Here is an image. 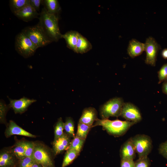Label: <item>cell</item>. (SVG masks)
<instances>
[{
	"label": "cell",
	"instance_id": "obj_12",
	"mask_svg": "<svg viewBox=\"0 0 167 167\" xmlns=\"http://www.w3.org/2000/svg\"><path fill=\"white\" fill-rule=\"evenodd\" d=\"M97 112L94 108L89 107L83 110L79 122L92 126L98 118Z\"/></svg>",
	"mask_w": 167,
	"mask_h": 167
},
{
	"label": "cell",
	"instance_id": "obj_33",
	"mask_svg": "<svg viewBox=\"0 0 167 167\" xmlns=\"http://www.w3.org/2000/svg\"><path fill=\"white\" fill-rule=\"evenodd\" d=\"M120 167H135V162L132 159H121Z\"/></svg>",
	"mask_w": 167,
	"mask_h": 167
},
{
	"label": "cell",
	"instance_id": "obj_37",
	"mask_svg": "<svg viewBox=\"0 0 167 167\" xmlns=\"http://www.w3.org/2000/svg\"><path fill=\"white\" fill-rule=\"evenodd\" d=\"M163 91L164 92L167 94V82L165 83L163 86Z\"/></svg>",
	"mask_w": 167,
	"mask_h": 167
},
{
	"label": "cell",
	"instance_id": "obj_31",
	"mask_svg": "<svg viewBox=\"0 0 167 167\" xmlns=\"http://www.w3.org/2000/svg\"><path fill=\"white\" fill-rule=\"evenodd\" d=\"M159 83L165 80L167 76V63L164 65L161 68L158 73Z\"/></svg>",
	"mask_w": 167,
	"mask_h": 167
},
{
	"label": "cell",
	"instance_id": "obj_30",
	"mask_svg": "<svg viewBox=\"0 0 167 167\" xmlns=\"http://www.w3.org/2000/svg\"><path fill=\"white\" fill-rule=\"evenodd\" d=\"M35 163L32 157L25 156L21 159L19 167H31Z\"/></svg>",
	"mask_w": 167,
	"mask_h": 167
},
{
	"label": "cell",
	"instance_id": "obj_15",
	"mask_svg": "<svg viewBox=\"0 0 167 167\" xmlns=\"http://www.w3.org/2000/svg\"><path fill=\"white\" fill-rule=\"evenodd\" d=\"M127 52L129 55L134 58L141 54L144 51V44L135 39H132L129 44Z\"/></svg>",
	"mask_w": 167,
	"mask_h": 167
},
{
	"label": "cell",
	"instance_id": "obj_32",
	"mask_svg": "<svg viewBox=\"0 0 167 167\" xmlns=\"http://www.w3.org/2000/svg\"><path fill=\"white\" fill-rule=\"evenodd\" d=\"M8 109L7 106L6 105L4 101L1 100L0 102V121L3 122L5 121V116Z\"/></svg>",
	"mask_w": 167,
	"mask_h": 167
},
{
	"label": "cell",
	"instance_id": "obj_2",
	"mask_svg": "<svg viewBox=\"0 0 167 167\" xmlns=\"http://www.w3.org/2000/svg\"><path fill=\"white\" fill-rule=\"evenodd\" d=\"M136 123L133 122L118 119L111 120L108 119L97 118L92 127L101 126L103 129L105 130L108 134L117 137L124 135L131 127Z\"/></svg>",
	"mask_w": 167,
	"mask_h": 167
},
{
	"label": "cell",
	"instance_id": "obj_26",
	"mask_svg": "<svg viewBox=\"0 0 167 167\" xmlns=\"http://www.w3.org/2000/svg\"><path fill=\"white\" fill-rule=\"evenodd\" d=\"M12 152L18 158L20 159L25 157L23 142L17 143L13 148Z\"/></svg>",
	"mask_w": 167,
	"mask_h": 167
},
{
	"label": "cell",
	"instance_id": "obj_35",
	"mask_svg": "<svg viewBox=\"0 0 167 167\" xmlns=\"http://www.w3.org/2000/svg\"><path fill=\"white\" fill-rule=\"evenodd\" d=\"M43 0H29V5L36 10L39 11L41 4H42Z\"/></svg>",
	"mask_w": 167,
	"mask_h": 167
},
{
	"label": "cell",
	"instance_id": "obj_27",
	"mask_svg": "<svg viewBox=\"0 0 167 167\" xmlns=\"http://www.w3.org/2000/svg\"><path fill=\"white\" fill-rule=\"evenodd\" d=\"M64 129V123L62 118L58 119L54 128V139L55 140L61 136L63 134Z\"/></svg>",
	"mask_w": 167,
	"mask_h": 167
},
{
	"label": "cell",
	"instance_id": "obj_14",
	"mask_svg": "<svg viewBox=\"0 0 167 167\" xmlns=\"http://www.w3.org/2000/svg\"><path fill=\"white\" fill-rule=\"evenodd\" d=\"M136 152L131 138L129 139L122 145L120 151L121 159H127L134 160L136 156Z\"/></svg>",
	"mask_w": 167,
	"mask_h": 167
},
{
	"label": "cell",
	"instance_id": "obj_6",
	"mask_svg": "<svg viewBox=\"0 0 167 167\" xmlns=\"http://www.w3.org/2000/svg\"><path fill=\"white\" fill-rule=\"evenodd\" d=\"M131 138L139 158L148 157L152 148L151 138L144 134H138Z\"/></svg>",
	"mask_w": 167,
	"mask_h": 167
},
{
	"label": "cell",
	"instance_id": "obj_1",
	"mask_svg": "<svg viewBox=\"0 0 167 167\" xmlns=\"http://www.w3.org/2000/svg\"><path fill=\"white\" fill-rule=\"evenodd\" d=\"M38 23L53 41H58L62 38L58 26V15L49 13L45 7L42 9Z\"/></svg>",
	"mask_w": 167,
	"mask_h": 167
},
{
	"label": "cell",
	"instance_id": "obj_39",
	"mask_svg": "<svg viewBox=\"0 0 167 167\" xmlns=\"http://www.w3.org/2000/svg\"><path fill=\"white\" fill-rule=\"evenodd\" d=\"M165 79H166L167 81V77H166Z\"/></svg>",
	"mask_w": 167,
	"mask_h": 167
},
{
	"label": "cell",
	"instance_id": "obj_5",
	"mask_svg": "<svg viewBox=\"0 0 167 167\" xmlns=\"http://www.w3.org/2000/svg\"><path fill=\"white\" fill-rule=\"evenodd\" d=\"M124 103L122 99L119 97L114 98L107 101L100 109V115L102 119L120 116Z\"/></svg>",
	"mask_w": 167,
	"mask_h": 167
},
{
	"label": "cell",
	"instance_id": "obj_36",
	"mask_svg": "<svg viewBox=\"0 0 167 167\" xmlns=\"http://www.w3.org/2000/svg\"><path fill=\"white\" fill-rule=\"evenodd\" d=\"M161 55L164 58L167 59V48H165L162 51Z\"/></svg>",
	"mask_w": 167,
	"mask_h": 167
},
{
	"label": "cell",
	"instance_id": "obj_19",
	"mask_svg": "<svg viewBox=\"0 0 167 167\" xmlns=\"http://www.w3.org/2000/svg\"><path fill=\"white\" fill-rule=\"evenodd\" d=\"M45 8L49 13L58 15L61 8L57 0H43Z\"/></svg>",
	"mask_w": 167,
	"mask_h": 167
},
{
	"label": "cell",
	"instance_id": "obj_25",
	"mask_svg": "<svg viewBox=\"0 0 167 167\" xmlns=\"http://www.w3.org/2000/svg\"><path fill=\"white\" fill-rule=\"evenodd\" d=\"M74 123L73 119L71 117L66 118L64 123V129L66 134L70 137H75Z\"/></svg>",
	"mask_w": 167,
	"mask_h": 167
},
{
	"label": "cell",
	"instance_id": "obj_8",
	"mask_svg": "<svg viewBox=\"0 0 167 167\" xmlns=\"http://www.w3.org/2000/svg\"><path fill=\"white\" fill-rule=\"evenodd\" d=\"M120 116L127 121L136 123L140 122L142 119V116L139 109L130 103H124Z\"/></svg>",
	"mask_w": 167,
	"mask_h": 167
},
{
	"label": "cell",
	"instance_id": "obj_29",
	"mask_svg": "<svg viewBox=\"0 0 167 167\" xmlns=\"http://www.w3.org/2000/svg\"><path fill=\"white\" fill-rule=\"evenodd\" d=\"M150 162L148 157L139 159L135 162V167H150Z\"/></svg>",
	"mask_w": 167,
	"mask_h": 167
},
{
	"label": "cell",
	"instance_id": "obj_24",
	"mask_svg": "<svg viewBox=\"0 0 167 167\" xmlns=\"http://www.w3.org/2000/svg\"><path fill=\"white\" fill-rule=\"evenodd\" d=\"M13 163L12 157L9 153L4 152L0 155V167H8Z\"/></svg>",
	"mask_w": 167,
	"mask_h": 167
},
{
	"label": "cell",
	"instance_id": "obj_38",
	"mask_svg": "<svg viewBox=\"0 0 167 167\" xmlns=\"http://www.w3.org/2000/svg\"><path fill=\"white\" fill-rule=\"evenodd\" d=\"M41 165L38 164L36 162L31 167H41Z\"/></svg>",
	"mask_w": 167,
	"mask_h": 167
},
{
	"label": "cell",
	"instance_id": "obj_18",
	"mask_svg": "<svg viewBox=\"0 0 167 167\" xmlns=\"http://www.w3.org/2000/svg\"><path fill=\"white\" fill-rule=\"evenodd\" d=\"M92 48V46L87 39L79 33L75 53L83 54L87 53Z\"/></svg>",
	"mask_w": 167,
	"mask_h": 167
},
{
	"label": "cell",
	"instance_id": "obj_3",
	"mask_svg": "<svg viewBox=\"0 0 167 167\" xmlns=\"http://www.w3.org/2000/svg\"><path fill=\"white\" fill-rule=\"evenodd\" d=\"M21 32L38 48L46 46L53 42L39 23L33 26L26 27Z\"/></svg>",
	"mask_w": 167,
	"mask_h": 167
},
{
	"label": "cell",
	"instance_id": "obj_34",
	"mask_svg": "<svg viewBox=\"0 0 167 167\" xmlns=\"http://www.w3.org/2000/svg\"><path fill=\"white\" fill-rule=\"evenodd\" d=\"M158 150L159 153L167 159V140L160 144Z\"/></svg>",
	"mask_w": 167,
	"mask_h": 167
},
{
	"label": "cell",
	"instance_id": "obj_21",
	"mask_svg": "<svg viewBox=\"0 0 167 167\" xmlns=\"http://www.w3.org/2000/svg\"><path fill=\"white\" fill-rule=\"evenodd\" d=\"M28 4L29 0H11L9 1L10 7L14 14Z\"/></svg>",
	"mask_w": 167,
	"mask_h": 167
},
{
	"label": "cell",
	"instance_id": "obj_10",
	"mask_svg": "<svg viewBox=\"0 0 167 167\" xmlns=\"http://www.w3.org/2000/svg\"><path fill=\"white\" fill-rule=\"evenodd\" d=\"M9 99L10 101L9 105L13 109L15 113H24L30 105L36 101V100L30 99L25 97L19 100Z\"/></svg>",
	"mask_w": 167,
	"mask_h": 167
},
{
	"label": "cell",
	"instance_id": "obj_9",
	"mask_svg": "<svg viewBox=\"0 0 167 167\" xmlns=\"http://www.w3.org/2000/svg\"><path fill=\"white\" fill-rule=\"evenodd\" d=\"M33 158L36 163L43 167H53V163L49 155L43 148L35 146Z\"/></svg>",
	"mask_w": 167,
	"mask_h": 167
},
{
	"label": "cell",
	"instance_id": "obj_16",
	"mask_svg": "<svg viewBox=\"0 0 167 167\" xmlns=\"http://www.w3.org/2000/svg\"><path fill=\"white\" fill-rule=\"evenodd\" d=\"M6 136L13 135H19L31 137H34L35 136L24 130L17 125L14 122L10 121L6 131Z\"/></svg>",
	"mask_w": 167,
	"mask_h": 167
},
{
	"label": "cell",
	"instance_id": "obj_13",
	"mask_svg": "<svg viewBox=\"0 0 167 167\" xmlns=\"http://www.w3.org/2000/svg\"><path fill=\"white\" fill-rule=\"evenodd\" d=\"M70 137L67 134L64 133L61 136L54 140L53 149L55 155L68 149L71 142Z\"/></svg>",
	"mask_w": 167,
	"mask_h": 167
},
{
	"label": "cell",
	"instance_id": "obj_20",
	"mask_svg": "<svg viewBox=\"0 0 167 167\" xmlns=\"http://www.w3.org/2000/svg\"><path fill=\"white\" fill-rule=\"evenodd\" d=\"M79 153L73 149H68L65 155L62 167H66L71 164L79 156Z\"/></svg>",
	"mask_w": 167,
	"mask_h": 167
},
{
	"label": "cell",
	"instance_id": "obj_28",
	"mask_svg": "<svg viewBox=\"0 0 167 167\" xmlns=\"http://www.w3.org/2000/svg\"><path fill=\"white\" fill-rule=\"evenodd\" d=\"M23 144L25 149V156L33 157L35 147L34 144L31 142H23Z\"/></svg>",
	"mask_w": 167,
	"mask_h": 167
},
{
	"label": "cell",
	"instance_id": "obj_22",
	"mask_svg": "<svg viewBox=\"0 0 167 167\" xmlns=\"http://www.w3.org/2000/svg\"><path fill=\"white\" fill-rule=\"evenodd\" d=\"M91 126L78 122L76 136L85 140Z\"/></svg>",
	"mask_w": 167,
	"mask_h": 167
},
{
	"label": "cell",
	"instance_id": "obj_4",
	"mask_svg": "<svg viewBox=\"0 0 167 167\" xmlns=\"http://www.w3.org/2000/svg\"><path fill=\"white\" fill-rule=\"evenodd\" d=\"M38 48L22 32L18 34L15 41V48L20 55L24 58L33 55Z\"/></svg>",
	"mask_w": 167,
	"mask_h": 167
},
{
	"label": "cell",
	"instance_id": "obj_23",
	"mask_svg": "<svg viewBox=\"0 0 167 167\" xmlns=\"http://www.w3.org/2000/svg\"><path fill=\"white\" fill-rule=\"evenodd\" d=\"M85 140L75 136L71 141L68 149L74 150L79 153Z\"/></svg>",
	"mask_w": 167,
	"mask_h": 167
},
{
	"label": "cell",
	"instance_id": "obj_17",
	"mask_svg": "<svg viewBox=\"0 0 167 167\" xmlns=\"http://www.w3.org/2000/svg\"><path fill=\"white\" fill-rule=\"evenodd\" d=\"M79 34L77 31H70L62 35V38L65 40L67 47L75 52Z\"/></svg>",
	"mask_w": 167,
	"mask_h": 167
},
{
	"label": "cell",
	"instance_id": "obj_7",
	"mask_svg": "<svg viewBox=\"0 0 167 167\" xmlns=\"http://www.w3.org/2000/svg\"><path fill=\"white\" fill-rule=\"evenodd\" d=\"M144 44V51L146 52L145 62L147 64L155 66L157 52L161 49L160 45L152 37L147 38Z\"/></svg>",
	"mask_w": 167,
	"mask_h": 167
},
{
	"label": "cell",
	"instance_id": "obj_11",
	"mask_svg": "<svg viewBox=\"0 0 167 167\" xmlns=\"http://www.w3.org/2000/svg\"><path fill=\"white\" fill-rule=\"evenodd\" d=\"M14 14L18 18L25 22H28L35 18H38L40 14L29 4Z\"/></svg>",
	"mask_w": 167,
	"mask_h": 167
}]
</instances>
